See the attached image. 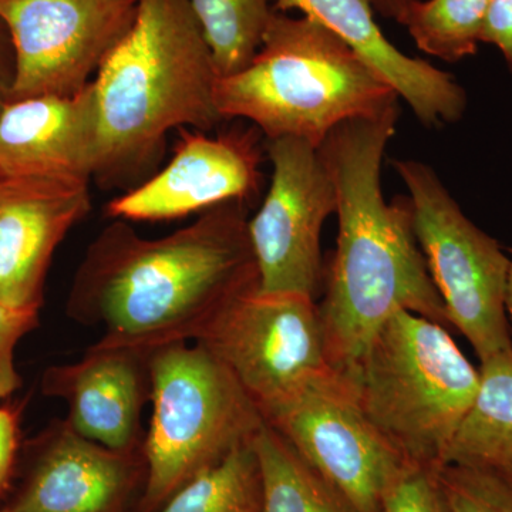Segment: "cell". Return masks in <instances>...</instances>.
Segmentation results:
<instances>
[{"label": "cell", "mask_w": 512, "mask_h": 512, "mask_svg": "<svg viewBox=\"0 0 512 512\" xmlns=\"http://www.w3.org/2000/svg\"><path fill=\"white\" fill-rule=\"evenodd\" d=\"M437 473L451 512H512V483L497 468L444 464Z\"/></svg>", "instance_id": "obj_23"}, {"label": "cell", "mask_w": 512, "mask_h": 512, "mask_svg": "<svg viewBox=\"0 0 512 512\" xmlns=\"http://www.w3.org/2000/svg\"><path fill=\"white\" fill-rule=\"evenodd\" d=\"M480 387L443 464L500 468L512 463V349L481 360Z\"/></svg>", "instance_id": "obj_18"}, {"label": "cell", "mask_w": 512, "mask_h": 512, "mask_svg": "<svg viewBox=\"0 0 512 512\" xmlns=\"http://www.w3.org/2000/svg\"><path fill=\"white\" fill-rule=\"evenodd\" d=\"M210 47L218 76L241 72L252 62L274 16V0H188Z\"/></svg>", "instance_id": "obj_20"}, {"label": "cell", "mask_w": 512, "mask_h": 512, "mask_svg": "<svg viewBox=\"0 0 512 512\" xmlns=\"http://www.w3.org/2000/svg\"><path fill=\"white\" fill-rule=\"evenodd\" d=\"M137 9L138 0H0L16 59L10 101L82 92Z\"/></svg>", "instance_id": "obj_11"}, {"label": "cell", "mask_w": 512, "mask_h": 512, "mask_svg": "<svg viewBox=\"0 0 512 512\" xmlns=\"http://www.w3.org/2000/svg\"><path fill=\"white\" fill-rule=\"evenodd\" d=\"M218 76L188 0H138L136 20L93 79L99 153L93 181L141 183L163 157L170 131L214 130Z\"/></svg>", "instance_id": "obj_3"}, {"label": "cell", "mask_w": 512, "mask_h": 512, "mask_svg": "<svg viewBox=\"0 0 512 512\" xmlns=\"http://www.w3.org/2000/svg\"><path fill=\"white\" fill-rule=\"evenodd\" d=\"M510 272H508L507 298H505V309H507L508 322L512 332V249L510 251Z\"/></svg>", "instance_id": "obj_30"}, {"label": "cell", "mask_w": 512, "mask_h": 512, "mask_svg": "<svg viewBox=\"0 0 512 512\" xmlns=\"http://www.w3.org/2000/svg\"><path fill=\"white\" fill-rule=\"evenodd\" d=\"M177 133L170 163L111 200L106 208L109 217L178 220L224 202H249L258 194L266 157L258 128L232 127L214 137L192 128H180Z\"/></svg>", "instance_id": "obj_12"}, {"label": "cell", "mask_w": 512, "mask_h": 512, "mask_svg": "<svg viewBox=\"0 0 512 512\" xmlns=\"http://www.w3.org/2000/svg\"><path fill=\"white\" fill-rule=\"evenodd\" d=\"M150 353L94 343L82 359L46 370L42 390L66 403V423L111 450H143L141 413L150 399Z\"/></svg>", "instance_id": "obj_15"}, {"label": "cell", "mask_w": 512, "mask_h": 512, "mask_svg": "<svg viewBox=\"0 0 512 512\" xmlns=\"http://www.w3.org/2000/svg\"><path fill=\"white\" fill-rule=\"evenodd\" d=\"M272 178L248 235L259 289L318 298L323 288L322 229L336 214V192L318 148L299 138L265 140Z\"/></svg>", "instance_id": "obj_10"}, {"label": "cell", "mask_w": 512, "mask_h": 512, "mask_svg": "<svg viewBox=\"0 0 512 512\" xmlns=\"http://www.w3.org/2000/svg\"><path fill=\"white\" fill-rule=\"evenodd\" d=\"M154 512H262V478L254 441L183 485Z\"/></svg>", "instance_id": "obj_22"}, {"label": "cell", "mask_w": 512, "mask_h": 512, "mask_svg": "<svg viewBox=\"0 0 512 512\" xmlns=\"http://www.w3.org/2000/svg\"><path fill=\"white\" fill-rule=\"evenodd\" d=\"M412 205L414 232L448 322L478 359L512 349L507 298L510 255L461 210L436 171L419 160H394Z\"/></svg>", "instance_id": "obj_7"}, {"label": "cell", "mask_w": 512, "mask_h": 512, "mask_svg": "<svg viewBox=\"0 0 512 512\" xmlns=\"http://www.w3.org/2000/svg\"><path fill=\"white\" fill-rule=\"evenodd\" d=\"M90 210V184L0 180V303L40 309L53 254Z\"/></svg>", "instance_id": "obj_14"}, {"label": "cell", "mask_w": 512, "mask_h": 512, "mask_svg": "<svg viewBox=\"0 0 512 512\" xmlns=\"http://www.w3.org/2000/svg\"><path fill=\"white\" fill-rule=\"evenodd\" d=\"M16 77L15 49L12 37L5 22L0 19V111L12 99L13 84Z\"/></svg>", "instance_id": "obj_28"}, {"label": "cell", "mask_w": 512, "mask_h": 512, "mask_svg": "<svg viewBox=\"0 0 512 512\" xmlns=\"http://www.w3.org/2000/svg\"><path fill=\"white\" fill-rule=\"evenodd\" d=\"M247 204L224 202L161 238L111 222L74 275L70 318L101 326V345L151 353L195 342L234 296L259 285Z\"/></svg>", "instance_id": "obj_1"}, {"label": "cell", "mask_w": 512, "mask_h": 512, "mask_svg": "<svg viewBox=\"0 0 512 512\" xmlns=\"http://www.w3.org/2000/svg\"><path fill=\"white\" fill-rule=\"evenodd\" d=\"M412 2L413 0H369L373 10H376L379 15L396 22Z\"/></svg>", "instance_id": "obj_29"}, {"label": "cell", "mask_w": 512, "mask_h": 512, "mask_svg": "<svg viewBox=\"0 0 512 512\" xmlns=\"http://www.w3.org/2000/svg\"><path fill=\"white\" fill-rule=\"evenodd\" d=\"M437 470L410 464L387 495L383 512H451Z\"/></svg>", "instance_id": "obj_24"}, {"label": "cell", "mask_w": 512, "mask_h": 512, "mask_svg": "<svg viewBox=\"0 0 512 512\" xmlns=\"http://www.w3.org/2000/svg\"><path fill=\"white\" fill-rule=\"evenodd\" d=\"M481 43L497 47L512 73V0H490Z\"/></svg>", "instance_id": "obj_26"}, {"label": "cell", "mask_w": 512, "mask_h": 512, "mask_svg": "<svg viewBox=\"0 0 512 512\" xmlns=\"http://www.w3.org/2000/svg\"><path fill=\"white\" fill-rule=\"evenodd\" d=\"M18 416L0 407V494L8 487L18 450Z\"/></svg>", "instance_id": "obj_27"}, {"label": "cell", "mask_w": 512, "mask_h": 512, "mask_svg": "<svg viewBox=\"0 0 512 512\" xmlns=\"http://www.w3.org/2000/svg\"><path fill=\"white\" fill-rule=\"evenodd\" d=\"M0 512H15L13 508H5V510H0Z\"/></svg>", "instance_id": "obj_32"}, {"label": "cell", "mask_w": 512, "mask_h": 512, "mask_svg": "<svg viewBox=\"0 0 512 512\" xmlns=\"http://www.w3.org/2000/svg\"><path fill=\"white\" fill-rule=\"evenodd\" d=\"M274 9L296 10L338 36L409 104L424 127L454 124L466 113L467 93L453 74L400 52L377 25L369 0H274Z\"/></svg>", "instance_id": "obj_16"}, {"label": "cell", "mask_w": 512, "mask_h": 512, "mask_svg": "<svg viewBox=\"0 0 512 512\" xmlns=\"http://www.w3.org/2000/svg\"><path fill=\"white\" fill-rule=\"evenodd\" d=\"M195 342L228 367L264 419L336 372L315 299L259 285L234 296Z\"/></svg>", "instance_id": "obj_8"}, {"label": "cell", "mask_w": 512, "mask_h": 512, "mask_svg": "<svg viewBox=\"0 0 512 512\" xmlns=\"http://www.w3.org/2000/svg\"><path fill=\"white\" fill-rule=\"evenodd\" d=\"M367 419L410 464L439 468L480 387L446 326L402 311L345 376Z\"/></svg>", "instance_id": "obj_5"}, {"label": "cell", "mask_w": 512, "mask_h": 512, "mask_svg": "<svg viewBox=\"0 0 512 512\" xmlns=\"http://www.w3.org/2000/svg\"><path fill=\"white\" fill-rule=\"evenodd\" d=\"M399 101L345 121L318 148L335 185L338 241L319 303L330 363L349 375L380 328L406 311L451 328L414 232L409 197L384 200L382 164Z\"/></svg>", "instance_id": "obj_2"}, {"label": "cell", "mask_w": 512, "mask_h": 512, "mask_svg": "<svg viewBox=\"0 0 512 512\" xmlns=\"http://www.w3.org/2000/svg\"><path fill=\"white\" fill-rule=\"evenodd\" d=\"M498 471H501V473L504 474L505 477L508 478V480L512 483V463L507 464V466L497 468Z\"/></svg>", "instance_id": "obj_31"}, {"label": "cell", "mask_w": 512, "mask_h": 512, "mask_svg": "<svg viewBox=\"0 0 512 512\" xmlns=\"http://www.w3.org/2000/svg\"><path fill=\"white\" fill-rule=\"evenodd\" d=\"M39 309L13 308L0 303V400L19 389L15 349L19 340L37 325Z\"/></svg>", "instance_id": "obj_25"}, {"label": "cell", "mask_w": 512, "mask_h": 512, "mask_svg": "<svg viewBox=\"0 0 512 512\" xmlns=\"http://www.w3.org/2000/svg\"><path fill=\"white\" fill-rule=\"evenodd\" d=\"M97 153L93 82L74 96L29 97L0 111V180L92 184Z\"/></svg>", "instance_id": "obj_13"}, {"label": "cell", "mask_w": 512, "mask_h": 512, "mask_svg": "<svg viewBox=\"0 0 512 512\" xmlns=\"http://www.w3.org/2000/svg\"><path fill=\"white\" fill-rule=\"evenodd\" d=\"M262 478V512H355L274 429L254 439Z\"/></svg>", "instance_id": "obj_19"}, {"label": "cell", "mask_w": 512, "mask_h": 512, "mask_svg": "<svg viewBox=\"0 0 512 512\" xmlns=\"http://www.w3.org/2000/svg\"><path fill=\"white\" fill-rule=\"evenodd\" d=\"M396 101L338 36L276 10L252 62L220 77L215 89L222 120H247L266 141L292 137L316 148L345 121L376 116Z\"/></svg>", "instance_id": "obj_4"}, {"label": "cell", "mask_w": 512, "mask_h": 512, "mask_svg": "<svg viewBox=\"0 0 512 512\" xmlns=\"http://www.w3.org/2000/svg\"><path fill=\"white\" fill-rule=\"evenodd\" d=\"M490 0H413L397 23L426 55L457 63L476 55Z\"/></svg>", "instance_id": "obj_21"}, {"label": "cell", "mask_w": 512, "mask_h": 512, "mask_svg": "<svg viewBox=\"0 0 512 512\" xmlns=\"http://www.w3.org/2000/svg\"><path fill=\"white\" fill-rule=\"evenodd\" d=\"M355 512H383L409 461L376 429L352 384L323 377L265 417Z\"/></svg>", "instance_id": "obj_9"}, {"label": "cell", "mask_w": 512, "mask_h": 512, "mask_svg": "<svg viewBox=\"0 0 512 512\" xmlns=\"http://www.w3.org/2000/svg\"><path fill=\"white\" fill-rule=\"evenodd\" d=\"M143 450H111L79 436L66 423L47 431L15 512H121Z\"/></svg>", "instance_id": "obj_17"}, {"label": "cell", "mask_w": 512, "mask_h": 512, "mask_svg": "<svg viewBox=\"0 0 512 512\" xmlns=\"http://www.w3.org/2000/svg\"><path fill=\"white\" fill-rule=\"evenodd\" d=\"M150 427L144 434L143 510L157 511L183 485L254 441L266 423L228 367L198 342L148 356Z\"/></svg>", "instance_id": "obj_6"}]
</instances>
